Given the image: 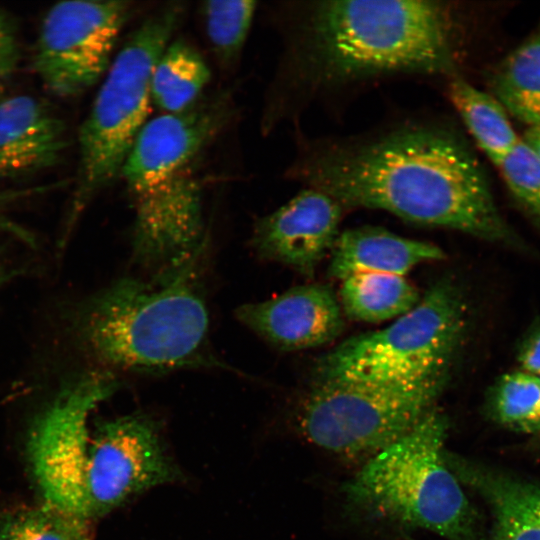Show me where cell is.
Instances as JSON below:
<instances>
[{
	"label": "cell",
	"mask_w": 540,
	"mask_h": 540,
	"mask_svg": "<svg viewBox=\"0 0 540 540\" xmlns=\"http://www.w3.org/2000/svg\"><path fill=\"white\" fill-rule=\"evenodd\" d=\"M513 196L540 217V160L521 140L497 165Z\"/></svg>",
	"instance_id": "cell-25"
},
{
	"label": "cell",
	"mask_w": 540,
	"mask_h": 540,
	"mask_svg": "<svg viewBox=\"0 0 540 540\" xmlns=\"http://www.w3.org/2000/svg\"><path fill=\"white\" fill-rule=\"evenodd\" d=\"M448 379L449 369L400 382H315L299 408L298 427L315 446L366 461L436 408Z\"/></svg>",
	"instance_id": "cell-7"
},
{
	"label": "cell",
	"mask_w": 540,
	"mask_h": 540,
	"mask_svg": "<svg viewBox=\"0 0 540 540\" xmlns=\"http://www.w3.org/2000/svg\"><path fill=\"white\" fill-rule=\"evenodd\" d=\"M521 140L534 152L540 160V125L529 127Z\"/></svg>",
	"instance_id": "cell-28"
},
{
	"label": "cell",
	"mask_w": 540,
	"mask_h": 540,
	"mask_svg": "<svg viewBox=\"0 0 540 540\" xmlns=\"http://www.w3.org/2000/svg\"><path fill=\"white\" fill-rule=\"evenodd\" d=\"M285 14V47L266 95L263 133L321 88L392 73H449L458 63L460 21L446 2L321 1Z\"/></svg>",
	"instance_id": "cell-2"
},
{
	"label": "cell",
	"mask_w": 540,
	"mask_h": 540,
	"mask_svg": "<svg viewBox=\"0 0 540 540\" xmlns=\"http://www.w3.org/2000/svg\"><path fill=\"white\" fill-rule=\"evenodd\" d=\"M445 257V252L432 243L404 238L380 227L363 226L338 234L328 275L341 280L365 272L404 276L418 264Z\"/></svg>",
	"instance_id": "cell-16"
},
{
	"label": "cell",
	"mask_w": 540,
	"mask_h": 540,
	"mask_svg": "<svg viewBox=\"0 0 540 540\" xmlns=\"http://www.w3.org/2000/svg\"><path fill=\"white\" fill-rule=\"evenodd\" d=\"M0 540H89L88 521L43 503L7 516Z\"/></svg>",
	"instance_id": "cell-24"
},
{
	"label": "cell",
	"mask_w": 540,
	"mask_h": 540,
	"mask_svg": "<svg viewBox=\"0 0 540 540\" xmlns=\"http://www.w3.org/2000/svg\"><path fill=\"white\" fill-rule=\"evenodd\" d=\"M448 419L437 408L367 459L344 486L359 509L446 540H476L479 518L447 464Z\"/></svg>",
	"instance_id": "cell-4"
},
{
	"label": "cell",
	"mask_w": 540,
	"mask_h": 540,
	"mask_svg": "<svg viewBox=\"0 0 540 540\" xmlns=\"http://www.w3.org/2000/svg\"><path fill=\"white\" fill-rule=\"evenodd\" d=\"M202 55L185 40L170 42L151 77V101L164 113L181 111L196 102L210 80Z\"/></svg>",
	"instance_id": "cell-20"
},
{
	"label": "cell",
	"mask_w": 540,
	"mask_h": 540,
	"mask_svg": "<svg viewBox=\"0 0 540 540\" xmlns=\"http://www.w3.org/2000/svg\"><path fill=\"white\" fill-rule=\"evenodd\" d=\"M116 384L111 376L98 373L68 384L38 417L28 439V456L44 503L87 521L89 418Z\"/></svg>",
	"instance_id": "cell-8"
},
{
	"label": "cell",
	"mask_w": 540,
	"mask_h": 540,
	"mask_svg": "<svg viewBox=\"0 0 540 540\" xmlns=\"http://www.w3.org/2000/svg\"><path fill=\"white\" fill-rule=\"evenodd\" d=\"M446 461L460 482L489 504L493 515L490 540H540V509L522 480L446 452Z\"/></svg>",
	"instance_id": "cell-17"
},
{
	"label": "cell",
	"mask_w": 540,
	"mask_h": 540,
	"mask_svg": "<svg viewBox=\"0 0 540 540\" xmlns=\"http://www.w3.org/2000/svg\"><path fill=\"white\" fill-rule=\"evenodd\" d=\"M343 207L306 188L254 225L251 243L259 256L312 276L338 236Z\"/></svg>",
	"instance_id": "cell-13"
},
{
	"label": "cell",
	"mask_w": 540,
	"mask_h": 540,
	"mask_svg": "<svg viewBox=\"0 0 540 540\" xmlns=\"http://www.w3.org/2000/svg\"><path fill=\"white\" fill-rule=\"evenodd\" d=\"M133 4L68 0L48 10L36 39L33 68L51 93L60 97L78 95L107 72Z\"/></svg>",
	"instance_id": "cell-9"
},
{
	"label": "cell",
	"mask_w": 540,
	"mask_h": 540,
	"mask_svg": "<svg viewBox=\"0 0 540 540\" xmlns=\"http://www.w3.org/2000/svg\"><path fill=\"white\" fill-rule=\"evenodd\" d=\"M257 2L249 0L205 1L201 6L206 33L218 62L236 65L247 40Z\"/></svg>",
	"instance_id": "cell-23"
},
{
	"label": "cell",
	"mask_w": 540,
	"mask_h": 540,
	"mask_svg": "<svg viewBox=\"0 0 540 540\" xmlns=\"http://www.w3.org/2000/svg\"><path fill=\"white\" fill-rule=\"evenodd\" d=\"M66 147L65 123L47 104L30 95L0 100V178L50 168Z\"/></svg>",
	"instance_id": "cell-15"
},
{
	"label": "cell",
	"mask_w": 540,
	"mask_h": 540,
	"mask_svg": "<svg viewBox=\"0 0 540 540\" xmlns=\"http://www.w3.org/2000/svg\"><path fill=\"white\" fill-rule=\"evenodd\" d=\"M195 267L150 280L124 277L91 298L79 320L90 354L129 372L223 367L208 350L209 317Z\"/></svg>",
	"instance_id": "cell-3"
},
{
	"label": "cell",
	"mask_w": 540,
	"mask_h": 540,
	"mask_svg": "<svg viewBox=\"0 0 540 540\" xmlns=\"http://www.w3.org/2000/svg\"><path fill=\"white\" fill-rule=\"evenodd\" d=\"M289 175L343 208L381 209L415 224L530 251L498 211L468 144L445 128L412 125L305 146Z\"/></svg>",
	"instance_id": "cell-1"
},
{
	"label": "cell",
	"mask_w": 540,
	"mask_h": 540,
	"mask_svg": "<svg viewBox=\"0 0 540 540\" xmlns=\"http://www.w3.org/2000/svg\"><path fill=\"white\" fill-rule=\"evenodd\" d=\"M192 168L132 196V256L151 278L197 264L204 247L202 191Z\"/></svg>",
	"instance_id": "cell-11"
},
{
	"label": "cell",
	"mask_w": 540,
	"mask_h": 540,
	"mask_svg": "<svg viewBox=\"0 0 540 540\" xmlns=\"http://www.w3.org/2000/svg\"><path fill=\"white\" fill-rule=\"evenodd\" d=\"M448 95L479 147L498 165L519 141L506 110L495 97L457 75L449 82Z\"/></svg>",
	"instance_id": "cell-21"
},
{
	"label": "cell",
	"mask_w": 540,
	"mask_h": 540,
	"mask_svg": "<svg viewBox=\"0 0 540 540\" xmlns=\"http://www.w3.org/2000/svg\"><path fill=\"white\" fill-rule=\"evenodd\" d=\"M6 280H8L7 271L2 266H0V288L3 286Z\"/></svg>",
	"instance_id": "cell-30"
},
{
	"label": "cell",
	"mask_w": 540,
	"mask_h": 540,
	"mask_svg": "<svg viewBox=\"0 0 540 540\" xmlns=\"http://www.w3.org/2000/svg\"><path fill=\"white\" fill-rule=\"evenodd\" d=\"M18 58L19 48L14 27L0 11V80L13 73Z\"/></svg>",
	"instance_id": "cell-27"
},
{
	"label": "cell",
	"mask_w": 540,
	"mask_h": 540,
	"mask_svg": "<svg viewBox=\"0 0 540 540\" xmlns=\"http://www.w3.org/2000/svg\"><path fill=\"white\" fill-rule=\"evenodd\" d=\"M185 3L167 2L128 36L110 64L79 131V167L71 220L121 171L148 121L151 77L185 14Z\"/></svg>",
	"instance_id": "cell-5"
},
{
	"label": "cell",
	"mask_w": 540,
	"mask_h": 540,
	"mask_svg": "<svg viewBox=\"0 0 540 540\" xmlns=\"http://www.w3.org/2000/svg\"><path fill=\"white\" fill-rule=\"evenodd\" d=\"M237 319L272 346L285 351L333 341L344 328V313L325 284L293 287L265 301L238 307Z\"/></svg>",
	"instance_id": "cell-14"
},
{
	"label": "cell",
	"mask_w": 540,
	"mask_h": 540,
	"mask_svg": "<svg viewBox=\"0 0 540 540\" xmlns=\"http://www.w3.org/2000/svg\"><path fill=\"white\" fill-rule=\"evenodd\" d=\"M420 299L404 276L365 272L342 280L339 302L350 319L376 323L406 314Z\"/></svg>",
	"instance_id": "cell-19"
},
{
	"label": "cell",
	"mask_w": 540,
	"mask_h": 540,
	"mask_svg": "<svg viewBox=\"0 0 540 540\" xmlns=\"http://www.w3.org/2000/svg\"><path fill=\"white\" fill-rule=\"evenodd\" d=\"M466 326L461 291L452 280H439L389 326L348 338L320 356L315 382H400L450 369Z\"/></svg>",
	"instance_id": "cell-6"
},
{
	"label": "cell",
	"mask_w": 540,
	"mask_h": 540,
	"mask_svg": "<svg viewBox=\"0 0 540 540\" xmlns=\"http://www.w3.org/2000/svg\"><path fill=\"white\" fill-rule=\"evenodd\" d=\"M485 410L507 429L540 434V377L520 369L503 373L488 389Z\"/></svg>",
	"instance_id": "cell-22"
},
{
	"label": "cell",
	"mask_w": 540,
	"mask_h": 540,
	"mask_svg": "<svg viewBox=\"0 0 540 540\" xmlns=\"http://www.w3.org/2000/svg\"><path fill=\"white\" fill-rule=\"evenodd\" d=\"M489 86L506 112L529 127L540 125V27L496 65Z\"/></svg>",
	"instance_id": "cell-18"
},
{
	"label": "cell",
	"mask_w": 540,
	"mask_h": 540,
	"mask_svg": "<svg viewBox=\"0 0 540 540\" xmlns=\"http://www.w3.org/2000/svg\"><path fill=\"white\" fill-rule=\"evenodd\" d=\"M523 487L528 496L540 509V485L523 481Z\"/></svg>",
	"instance_id": "cell-29"
},
{
	"label": "cell",
	"mask_w": 540,
	"mask_h": 540,
	"mask_svg": "<svg viewBox=\"0 0 540 540\" xmlns=\"http://www.w3.org/2000/svg\"><path fill=\"white\" fill-rule=\"evenodd\" d=\"M518 368L540 377V318L532 322L517 345Z\"/></svg>",
	"instance_id": "cell-26"
},
{
	"label": "cell",
	"mask_w": 540,
	"mask_h": 540,
	"mask_svg": "<svg viewBox=\"0 0 540 540\" xmlns=\"http://www.w3.org/2000/svg\"><path fill=\"white\" fill-rule=\"evenodd\" d=\"M179 479L182 472L151 417L133 413L103 421L91 429L85 472L88 520Z\"/></svg>",
	"instance_id": "cell-10"
},
{
	"label": "cell",
	"mask_w": 540,
	"mask_h": 540,
	"mask_svg": "<svg viewBox=\"0 0 540 540\" xmlns=\"http://www.w3.org/2000/svg\"><path fill=\"white\" fill-rule=\"evenodd\" d=\"M234 115L232 95H202L189 107L148 120L125 160L121 175L134 196L189 168Z\"/></svg>",
	"instance_id": "cell-12"
},
{
	"label": "cell",
	"mask_w": 540,
	"mask_h": 540,
	"mask_svg": "<svg viewBox=\"0 0 540 540\" xmlns=\"http://www.w3.org/2000/svg\"><path fill=\"white\" fill-rule=\"evenodd\" d=\"M2 94H3V87L0 80V100L2 99Z\"/></svg>",
	"instance_id": "cell-31"
}]
</instances>
